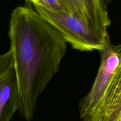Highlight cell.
I'll return each instance as SVG.
<instances>
[{
    "instance_id": "obj_1",
    "label": "cell",
    "mask_w": 121,
    "mask_h": 121,
    "mask_svg": "<svg viewBox=\"0 0 121 121\" xmlns=\"http://www.w3.org/2000/svg\"><path fill=\"white\" fill-rule=\"evenodd\" d=\"M8 37L19 88V111L30 121L39 95L59 71L66 42L29 6L17 7L12 12Z\"/></svg>"
},
{
    "instance_id": "obj_2",
    "label": "cell",
    "mask_w": 121,
    "mask_h": 121,
    "mask_svg": "<svg viewBox=\"0 0 121 121\" xmlns=\"http://www.w3.org/2000/svg\"><path fill=\"white\" fill-rule=\"evenodd\" d=\"M33 6L39 15L53 26L74 49L81 52L99 51L110 41L109 34L100 33L71 14Z\"/></svg>"
},
{
    "instance_id": "obj_3",
    "label": "cell",
    "mask_w": 121,
    "mask_h": 121,
    "mask_svg": "<svg viewBox=\"0 0 121 121\" xmlns=\"http://www.w3.org/2000/svg\"><path fill=\"white\" fill-rule=\"evenodd\" d=\"M100 65L93 86L88 94L79 103V114L83 120L96 109L105 95L117 71L121 60V45L110 43L101 50Z\"/></svg>"
},
{
    "instance_id": "obj_4",
    "label": "cell",
    "mask_w": 121,
    "mask_h": 121,
    "mask_svg": "<svg viewBox=\"0 0 121 121\" xmlns=\"http://www.w3.org/2000/svg\"><path fill=\"white\" fill-rule=\"evenodd\" d=\"M20 105L11 52L0 54V121H10Z\"/></svg>"
},
{
    "instance_id": "obj_5",
    "label": "cell",
    "mask_w": 121,
    "mask_h": 121,
    "mask_svg": "<svg viewBox=\"0 0 121 121\" xmlns=\"http://www.w3.org/2000/svg\"><path fill=\"white\" fill-rule=\"evenodd\" d=\"M84 121H121V60L105 95Z\"/></svg>"
},
{
    "instance_id": "obj_6",
    "label": "cell",
    "mask_w": 121,
    "mask_h": 121,
    "mask_svg": "<svg viewBox=\"0 0 121 121\" xmlns=\"http://www.w3.org/2000/svg\"><path fill=\"white\" fill-rule=\"evenodd\" d=\"M62 1L64 2L68 8L70 14L82 20L93 28L98 31L95 28L93 23L91 17L88 10L85 0H62ZM98 31L101 33L99 31Z\"/></svg>"
},
{
    "instance_id": "obj_7",
    "label": "cell",
    "mask_w": 121,
    "mask_h": 121,
    "mask_svg": "<svg viewBox=\"0 0 121 121\" xmlns=\"http://www.w3.org/2000/svg\"><path fill=\"white\" fill-rule=\"evenodd\" d=\"M29 4L42 7L58 13L70 14L68 9L62 0H26Z\"/></svg>"
},
{
    "instance_id": "obj_8",
    "label": "cell",
    "mask_w": 121,
    "mask_h": 121,
    "mask_svg": "<svg viewBox=\"0 0 121 121\" xmlns=\"http://www.w3.org/2000/svg\"><path fill=\"white\" fill-rule=\"evenodd\" d=\"M87 6L90 11H94L103 8L105 5L104 0H85Z\"/></svg>"
}]
</instances>
